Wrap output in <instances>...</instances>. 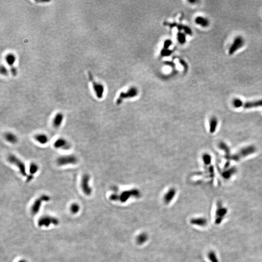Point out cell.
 I'll use <instances>...</instances> for the list:
<instances>
[{
	"label": "cell",
	"instance_id": "cell-1",
	"mask_svg": "<svg viewBox=\"0 0 262 262\" xmlns=\"http://www.w3.org/2000/svg\"><path fill=\"white\" fill-rule=\"evenodd\" d=\"M87 74L88 79L91 83L93 89L97 98L99 99H102L104 92V86L102 83H100L95 80L90 70L88 71Z\"/></svg>",
	"mask_w": 262,
	"mask_h": 262
},
{
	"label": "cell",
	"instance_id": "cell-2",
	"mask_svg": "<svg viewBox=\"0 0 262 262\" xmlns=\"http://www.w3.org/2000/svg\"><path fill=\"white\" fill-rule=\"evenodd\" d=\"M138 94V89L135 86L130 87L126 91H122L119 93L118 98L116 101L117 104H120L124 99H131L137 96Z\"/></svg>",
	"mask_w": 262,
	"mask_h": 262
},
{
	"label": "cell",
	"instance_id": "cell-3",
	"mask_svg": "<svg viewBox=\"0 0 262 262\" xmlns=\"http://www.w3.org/2000/svg\"><path fill=\"white\" fill-rule=\"evenodd\" d=\"M7 160L9 163L15 165L18 167L20 174L23 176H27L25 165L20 159L13 154H10L8 156Z\"/></svg>",
	"mask_w": 262,
	"mask_h": 262
},
{
	"label": "cell",
	"instance_id": "cell-4",
	"mask_svg": "<svg viewBox=\"0 0 262 262\" xmlns=\"http://www.w3.org/2000/svg\"><path fill=\"white\" fill-rule=\"evenodd\" d=\"M78 162L77 157L74 155H67L58 157L56 163L59 166H64L69 165H75Z\"/></svg>",
	"mask_w": 262,
	"mask_h": 262
},
{
	"label": "cell",
	"instance_id": "cell-5",
	"mask_svg": "<svg viewBox=\"0 0 262 262\" xmlns=\"http://www.w3.org/2000/svg\"><path fill=\"white\" fill-rule=\"evenodd\" d=\"M50 200V197L48 195H42L39 198H37L32 205L31 208V211L32 214L34 215L37 214L40 210L42 202L44 201L48 202Z\"/></svg>",
	"mask_w": 262,
	"mask_h": 262
},
{
	"label": "cell",
	"instance_id": "cell-6",
	"mask_svg": "<svg viewBox=\"0 0 262 262\" xmlns=\"http://www.w3.org/2000/svg\"><path fill=\"white\" fill-rule=\"evenodd\" d=\"M59 223V221L57 218L49 216L42 217L38 221V225L39 227H48L51 224L57 225Z\"/></svg>",
	"mask_w": 262,
	"mask_h": 262
},
{
	"label": "cell",
	"instance_id": "cell-7",
	"mask_svg": "<svg viewBox=\"0 0 262 262\" xmlns=\"http://www.w3.org/2000/svg\"><path fill=\"white\" fill-rule=\"evenodd\" d=\"M245 44L244 39L241 36H237L233 40V43L229 49L228 53L230 55H233L240 48H242Z\"/></svg>",
	"mask_w": 262,
	"mask_h": 262
},
{
	"label": "cell",
	"instance_id": "cell-8",
	"mask_svg": "<svg viewBox=\"0 0 262 262\" xmlns=\"http://www.w3.org/2000/svg\"><path fill=\"white\" fill-rule=\"evenodd\" d=\"M90 177L88 174H85L81 179V186L83 192L86 196H90L91 194L92 190L90 185Z\"/></svg>",
	"mask_w": 262,
	"mask_h": 262
},
{
	"label": "cell",
	"instance_id": "cell-9",
	"mask_svg": "<svg viewBox=\"0 0 262 262\" xmlns=\"http://www.w3.org/2000/svg\"><path fill=\"white\" fill-rule=\"evenodd\" d=\"M228 209L226 207H224L222 203L218 202L217 203V208L216 212V219L215 223L217 224H219L223 221L224 217L227 214Z\"/></svg>",
	"mask_w": 262,
	"mask_h": 262
},
{
	"label": "cell",
	"instance_id": "cell-10",
	"mask_svg": "<svg viewBox=\"0 0 262 262\" xmlns=\"http://www.w3.org/2000/svg\"><path fill=\"white\" fill-rule=\"evenodd\" d=\"M54 147L56 149L64 150H69L71 148V145L66 139L63 138H58L54 142Z\"/></svg>",
	"mask_w": 262,
	"mask_h": 262
},
{
	"label": "cell",
	"instance_id": "cell-11",
	"mask_svg": "<svg viewBox=\"0 0 262 262\" xmlns=\"http://www.w3.org/2000/svg\"><path fill=\"white\" fill-rule=\"evenodd\" d=\"M255 151V149L254 147H253V146L247 147V148L242 149L237 155H234L233 158V160L237 161L242 157L247 156L250 154H253Z\"/></svg>",
	"mask_w": 262,
	"mask_h": 262
},
{
	"label": "cell",
	"instance_id": "cell-12",
	"mask_svg": "<svg viewBox=\"0 0 262 262\" xmlns=\"http://www.w3.org/2000/svg\"><path fill=\"white\" fill-rule=\"evenodd\" d=\"M262 106V99L256 100L250 102H247L243 103V108L245 109H250Z\"/></svg>",
	"mask_w": 262,
	"mask_h": 262
},
{
	"label": "cell",
	"instance_id": "cell-13",
	"mask_svg": "<svg viewBox=\"0 0 262 262\" xmlns=\"http://www.w3.org/2000/svg\"><path fill=\"white\" fill-rule=\"evenodd\" d=\"M64 119V115L61 113H58L54 116L53 120V125L54 128H58L60 127Z\"/></svg>",
	"mask_w": 262,
	"mask_h": 262
},
{
	"label": "cell",
	"instance_id": "cell-14",
	"mask_svg": "<svg viewBox=\"0 0 262 262\" xmlns=\"http://www.w3.org/2000/svg\"><path fill=\"white\" fill-rule=\"evenodd\" d=\"M195 22L197 24L203 27H207L210 24L209 19L201 16L196 17L195 19Z\"/></svg>",
	"mask_w": 262,
	"mask_h": 262
},
{
	"label": "cell",
	"instance_id": "cell-15",
	"mask_svg": "<svg viewBox=\"0 0 262 262\" xmlns=\"http://www.w3.org/2000/svg\"><path fill=\"white\" fill-rule=\"evenodd\" d=\"M190 222L192 224L201 227H204L207 224V221L204 217H198L193 218L190 221Z\"/></svg>",
	"mask_w": 262,
	"mask_h": 262
},
{
	"label": "cell",
	"instance_id": "cell-16",
	"mask_svg": "<svg viewBox=\"0 0 262 262\" xmlns=\"http://www.w3.org/2000/svg\"><path fill=\"white\" fill-rule=\"evenodd\" d=\"M35 139L39 144L44 145L47 143L49 141L48 136L44 134H38L34 137Z\"/></svg>",
	"mask_w": 262,
	"mask_h": 262
},
{
	"label": "cell",
	"instance_id": "cell-17",
	"mask_svg": "<svg viewBox=\"0 0 262 262\" xmlns=\"http://www.w3.org/2000/svg\"><path fill=\"white\" fill-rule=\"evenodd\" d=\"M6 140L11 144H15L18 141V138L15 134L12 133L8 132L4 134Z\"/></svg>",
	"mask_w": 262,
	"mask_h": 262
},
{
	"label": "cell",
	"instance_id": "cell-18",
	"mask_svg": "<svg viewBox=\"0 0 262 262\" xmlns=\"http://www.w3.org/2000/svg\"><path fill=\"white\" fill-rule=\"evenodd\" d=\"M176 191L174 189H170L164 196V201L166 203H170L175 195Z\"/></svg>",
	"mask_w": 262,
	"mask_h": 262
},
{
	"label": "cell",
	"instance_id": "cell-19",
	"mask_svg": "<svg viewBox=\"0 0 262 262\" xmlns=\"http://www.w3.org/2000/svg\"><path fill=\"white\" fill-rule=\"evenodd\" d=\"M5 60L7 64L10 67H14L13 65L15 63L16 60V56L14 54L11 53L7 54L5 57Z\"/></svg>",
	"mask_w": 262,
	"mask_h": 262
},
{
	"label": "cell",
	"instance_id": "cell-20",
	"mask_svg": "<svg viewBox=\"0 0 262 262\" xmlns=\"http://www.w3.org/2000/svg\"><path fill=\"white\" fill-rule=\"evenodd\" d=\"M177 39L179 43L184 44L186 41V35L184 32L179 31L177 34Z\"/></svg>",
	"mask_w": 262,
	"mask_h": 262
},
{
	"label": "cell",
	"instance_id": "cell-21",
	"mask_svg": "<svg viewBox=\"0 0 262 262\" xmlns=\"http://www.w3.org/2000/svg\"><path fill=\"white\" fill-rule=\"evenodd\" d=\"M148 239V235L146 233H142L139 234L137 238V242L138 244L142 245L145 243Z\"/></svg>",
	"mask_w": 262,
	"mask_h": 262
},
{
	"label": "cell",
	"instance_id": "cell-22",
	"mask_svg": "<svg viewBox=\"0 0 262 262\" xmlns=\"http://www.w3.org/2000/svg\"><path fill=\"white\" fill-rule=\"evenodd\" d=\"M217 123L218 122L216 118L213 117L211 118L210 122V128L211 133H214L217 127Z\"/></svg>",
	"mask_w": 262,
	"mask_h": 262
},
{
	"label": "cell",
	"instance_id": "cell-23",
	"mask_svg": "<svg viewBox=\"0 0 262 262\" xmlns=\"http://www.w3.org/2000/svg\"><path fill=\"white\" fill-rule=\"evenodd\" d=\"M39 169V166L37 164L34 163H31L29 166V175L34 176L38 171Z\"/></svg>",
	"mask_w": 262,
	"mask_h": 262
},
{
	"label": "cell",
	"instance_id": "cell-24",
	"mask_svg": "<svg viewBox=\"0 0 262 262\" xmlns=\"http://www.w3.org/2000/svg\"><path fill=\"white\" fill-rule=\"evenodd\" d=\"M208 257L211 262H219L216 253L213 251H210L208 253Z\"/></svg>",
	"mask_w": 262,
	"mask_h": 262
},
{
	"label": "cell",
	"instance_id": "cell-25",
	"mask_svg": "<svg viewBox=\"0 0 262 262\" xmlns=\"http://www.w3.org/2000/svg\"><path fill=\"white\" fill-rule=\"evenodd\" d=\"M243 103L242 101L239 98H235L233 101V105L234 107L236 108H239L243 106Z\"/></svg>",
	"mask_w": 262,
	"mask_h": 262
},
{
	"label": "cell",
	"instance_id": "cell-26",
	"mask_svg": "<svg viewBox=\"0 0 262 262\" xmlns=\"http://www.w3.org/2000/svg\"><path fill=\"white\" fill-rule=\"evenodd\" d=\"M70 210L72 214H76L80 210V206H79V205H78L77 203H73L71 205L70 207Z\"/></svg>",
	"mask_w": 262,
	"mask_h": 262
},
{
	"label": "cell",
	"instance_id": "cell-27",
	"mask_svg": "<svg viewBox=\"0 0 262 262\" xmlns=\"http://www.w3.org/2000/svg\"><path fill=\"white\" fill-rule=\"evenodd\" d=\"M172 51L169 49H166L163 48L161 51V55L163 57L165 56H169L170 54H172Z\"/></svg>",
	"mask_w": 262,
	"mask_h": 262
},
{
	"label": "cell",
	"instance_id": "cell-28",
	"mask_svg": "<svg viewBox=\"0 0 262 262\" xmlns=\"http://www.w3.org/2000/svg\"><path fill=\"white\" fill-rule=\"evenodd\" d=\"M172 41L171 40H170V39H166V40L164 41V43L163 48L164 49H169V48H170V46L172 45Z\"/></svg>",
	"mask_w": 262,
	"mask_h": 262
},
{
	"label": "cell",
	"instance_id": "cell-29",
	"mask_svg": "<svg viewBox=\"0 0 262 262\" xmlns=\"http://www.w3.org/2000/svg\"><path fill=\"white\" fill-rule=\"evenodd\" d=\"M203 160L205 161V164H209L211 162V156L208 154H205V156H203Z\"/></svg>",
	"mask_w": 262,
	"mask_h": 262
},
{
	"label": "cell",
	"instance_id": "cell-30",
	"mask_svg": "<svg viewBox=\"0 0 262 262\" xmlns=\"http://www.w3.org/2000/svg\"><path fill=\"white\" fill-rule=\"evenodd\" d=\"M1 74H3L4 75H7L8 71H7V68L5 67L4 66H2L1 67Z\"/></svg>",
	"mask_w": 262,
	"mask_h": 262
},
{
	"label": "cell",
	"instance_id": "cell-31",
	"mask_svg": "<svg viewBox=\"0 0 262 262\" xmlns=\"http://www.w3.org/2000/svg\"><path fill=\"white\" fill-rule=\"evenodd\" d=\"M179 62L182 65V66L184 67L185 68V70H187L188 69V65H187V64L186 63L185 61H184L183 59H180L179 60Z\"/></svg>",
	"mask_w": 262,
	"mask_h": 262
},
{
	"label": "cell",
	"instance_id": "cell-32",
	"mask_svg": "<svg viewBox=\"0 0 262 262\" xmlns=\"http://www.w3.org/2000/svg\"><path fill=\"white\" fill-rule=\"evenodd\" d=\"M27 262L26 261H25V260H20V261H19V262Z\"/></svg>",
	"mask_w": 262,
	"mask_h": 262
}]
</instances>
